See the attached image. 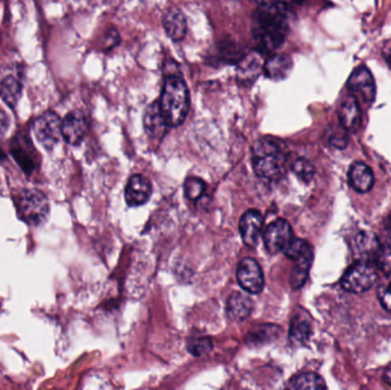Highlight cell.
Segmentation results:
<instances>
[{"label": "cell", "mask_w": 391, "mask_h": 390, "mask_svg": "<svg viewBox=\"0 0 391 390\" xmlns=\"http://www.w3.org/2000/svg\"><path fill=\"white\" fill-rule=\"evenodd\" d=\"M291 11L286 4L262 3L253 13L252 32L261 52H272L286 40Z\"/></svg>", "instance_id": "6da1fadb"}, {"label": "cell", "mask_w": 391, "mask_h": 390, "mask_svg": "<svg viewBox=\"0 0 391 390\" xmlns=\"http://www.w3.org/2000/svg\"><path fill=\"white\" fill-rule=\"evenodd\" d=\"M158 103L167 126H179L185 122L188 115L190 98L188 87L181 74L175 72L166 76Z\"/></svg>", "instance_id": "7a4b0ae2"}, {"label": "cell", "mask_w": 391, "mask_h": 390, "mask_svg": "<svg viewBox=\"0 0 391 390\" xmlns=\"http://www.w3.org/2000/svg\"><path fill=\"white\" fill-rule=\"evenodd\" d=\"M253 169L259 178L267 181H277L285 173L286 156L279 141L272 138H262L252 148Z\"/></svg>", "instance_id": "3957f363"}, {"label": "cell", "mask_w": 391, "mask_h": 390, "mask_svg": "<svg viewBox=\"0 0 391 390\" xmlns=\"http://www.w3.org/2000/svg\"><path fill=\"white\" fill-rule=\"evenodd\" d=\"M284 254L296 264L291 273V285L294 290L300 289L307 282L314 260L312 246L305 240L294 238L284 251Z\"/></svg>", "instance_id": "277c9868"}, {"label": "cell", "mask_w": 391, "mask_h": 390, "mask_svg": "<svg viewBox=\"0 0 391 390\" xmlns=\"http://www.w3.org/2000/svg\"><path fill=\"white\" fill-rule=\"evenodd\" d=\"M20 214L30 225H41L50 215V202L41 191L25 190L19 197Z\"/></svg>", "instance_id": "5b68a950"}, {"label": "cell", "mask_w": 391, "mask_h": 390, "mask_svg": "<svg viewBox=\"0 0 391 390\" xmlns=\"http://www.w3.org/2000/svg\"><path fill=\"white\" fill-rule=\"evenodd\" d=\"M378 280V268L371 262L358 261L352 264L341 278L342 289L350 293L369 291Z\"/></svg>", "instance_id": "8992f818"}, {"label": "cell", "mask_w": 391, "mask_h": 390, "mask_svg": "<svg viewBox=\"0 0 391 390\" xmlns=\"http://www.w3.org/2000/svg\"><path fill=\"white\" fill-rule=\"evenodd\" d=\"M34 132L37 141L47 150L59 143L62 138V119L59 115L47 111L34 120Z\"/></svg>", "instance_id": "52a82bcc"}, {"label": "cell", "mask_w": 391, "mask_h": 390, "mask_svg": "<svg viewBox=\"0 0 391 390\" xmlns=\"http://www.w3.org/2000/svg\"><path fill=\"white\" fill-rule=\"evenodd\" d=\"M293 240L292 227L284 219L271 222L263 233V243L270 254L284 252Z\"/></svg>", "instance_id": "ba28073f"}, {"label": "cell", "mask_w": 391, "mask_h": 390, "mask_svg": "<svg viewBox=\"0 0 391 390\" xmlns=\"http://www.w3.org/2000/svg\"><path fill=\"white\" fill-rule=\"evenodd\" d=\"M347 86L354 98H359L364 103H371L376 98V83L370 69L361 65L352 71Z\"/></svg>", "instance_id": "9c48e42d"}, {"label": "cell", "mask_w": 391, "mask_h": 390, "mask_svg": "<svg viewBox=\"0 0 391 390\" xmlns=\"http://www.w3.org/2000/svg\"><path fill=\"white\" fill-rule=\"evenodd\" d=\"M237 280L241 289L252 294L261 292L265 286V277L261 267L254 259L245 258L239 262L237 268Z\"/></svg>", "instance_id": "30bf717a"}, {"label": "cell", "mask_w": 391, "mask_h": 390, "mask_svg": "<svg viewBox=\"0 0 391 390\" xmlns=\"http://www.w3.org/2000/svg\"><path fill=\"white\" fill-rule=\"evenodd\" d=\"M351 249L358 261L371 262L376 264V258L381 251L382 246L379 238L371 231H362L356 235L351 243Z\"/></svg>", "instance_id": "8fae6325"}, {"label": "cell", "mask_w": 391, "mask_h": 390, "mask_svg": "<svg viewBox=\"0 0 391 390\" xmlns=\"http://www.w3.org/2000/svg\"><path fill=\"white\" fill-rule=\"evenodd\" d=\"M87 120L81 111H72L62 120V138L69 145H78L87 132Z\"/></svg>", "instance_id": "7c38bea8"}, {"label": "cell", "mask_w": 391, "mask_h": 390, "mask_svg": "<svg viewBox=\"0 0 391 390\" xmlns=\"http://www.w3.org/2000/svg\"><path fill=\"white\" fill-rule=\"evenodd\" d=\"M262 228H263V216L259 211L248 209L244 213L239 222V231L244 244L254 247L259 242Z\"/></svg>", "instance_id": "4fadbf2b"}, {"label": "cell", "mask_w": 391, "mask_h": 390, "mask_svg": "<svg viewBox=\"0 0 391 390\" xmlns=\"http://www.w3.org/2000/svg\"><path fill=\"white\" fill-rule=\"evenodd\" d=\"M151 196V183L141 174L131 176L125 188V200L127 205L136 207L148 202Z\"/></svg>", "instance_id": "5bb4252c"}, {"label": "cell", "mask_w": 391, "mask_h": 390, "mask_svg": "<svg viewBox=\"0 0 391 390\" xmlns=\"http://www.w3.org/2000/svg\"><path fill=\"white\" fill-rule=\"evenodd\" d=\"M338 116L343 129H347L348 132L358 131L362 124V112L357 98L351 94L345 96L340 103Z\"/></svg>", "instance_id": "9a60e30c"}, {"label": "cell", "mask_w": 391, "mask_h": 390, "mask_svg": "<svg viewBox=\"0 0 391 390\" xmlns=\"http://www.w3.org/2000/svg\"><path fill=\"white\" fill-rule=\"evenodd\" d=\"M349 183L357 193H367L374 186V176L372 169L363 162H356L349 169Z\"/></svg>", "instance_id": "2e32d148"}, {"label": "cell", "mask_w": 391, "mask_h": 390, "mask_svg": "<svg viewBox=\"0 0 391 390\" xmlns=\"http://www.w3.org/2000/svg\"><path fill=\"white\" fill-rule=\"evenodd\" d=\"M145 129L147 134L152 138H161L168 129L158 101L149 105L145 110Z\"/></svg>", "instance_id": "e0dca14e"}, {"label": "cell", "mask_w": 391, "mask_h": 390, "mask_svg": "<svg viewBox=\"0 0 391 390\" xmlns=\"http://www.w3.org/2000/svg\"><path fill=\"white\" fill-rule=\"evenodd\" d=\"M163 25L167 36L175 41L183 39L187 34V20L179 8L167 11L163 18Z\"/></svg>", "instance_id": "ac0fdd59"}, {"label": "cell", "mask_w": 391, "mask_h": 390, "mask_svg": "<svg viewBox=\"0 0 391 390\" xmlns=\"http://www.w3.org/2000/svg\"><path fill=\"white\" fill-rule=\"evenodd\" d=\"M262 69L263 65H262L261 54L253 53L245 56L238 65L237 77L239 83L243 85H250L259 77Z\"/></svg>", "instance_id": "d6986e66"}, {"label": "cell", "mask_w": 391, "mask_h": 390, "mask_svg": "<svg viewBox=\"0 0 391 390\" xmlns=\"http://www.w3.org/2000/svg\"><path fill=\"white\" fill-rule=\"evenodd\" d=\"M292 69V59L286 54L271 56L270 59L265 62V65H263L265 77L276 80V82L289 77Z\"/></svg>", "instance_id": "ffe728a7"}, {"label": "cell", "mask_w": 391, "mask_h": 390, "mask_svg": "<svg viewBox=\"0 0 391 390\" xmlns=\"http://www.w3.org/2000/svg\"><path fill=\"white\" fill-rule=\"evenodd\" d=\"M253 311V301L247 295L234 292L227 301V313L232 320H245Z\"/></svg>", "instance_id": "44dd1931"}, {"label": "cell", "mask_w": 391, "mask_h": 390, "mask_svg": "<svg viewBox=\"0 0 391 390\" xmlns=\"http://www.w3.org/2000/svg\"><path fill=\"white\" fill-rule=\"evenodd\" d=\"M285 390H327L326 384L321 375L307 372L293 377Z\"/></svg>", "instance_id": "7402d4cb"}, {"label": "cell", "mask_w": 391, "mask_h": 390, "mask_svg": "<svg viewBox=\"0 0 391 390\" xmlns=\"http://www.w3.org/2000/svg\"><path fill=\"white\" fill-rule=\"evenodd\" d=\"M311 332H312V326L309 316L298 313L293 317L290 327V342L296 346L305 344L310 338Z\"/></svg>", "instance_id": "603a6c76"}, {"label": "cell", "mask_w": 391, "mask_h": 390, "mask_svg": "<svg viewBox=\"0 0 391 390\" xmlns=\"http://www.w3.org/2000/svg\"><path fill=\"white\" fill-rule=\"evenodd\" d=\"M279 327L274 324H263L248 332L246 342L251 347H259L274 342L279 333Z\"/></svg>", "instance_id": "cb8c5ba5"}, {"label": "cell", "mask_w": 391, "mask_h": 390, "mask_svg": "<svg viewBox=\"0 0 391 390\" xmlns=\"http://www.w3.org/2000/svg\"><path fill=\"white\" fill-rule=\"evenodd\" d=\"M22 96V84L14 76H7L0 82V98L8 107L15 108Z\"/></svg>", "instance_id": "d4e9b609"}, {"label": "cell", "mask_w": 391, "mask_h": 390, "mask_svg": "<svg viewBox=\"0 0 391 390\" xmlns=\"http://www.w3.org/2000/svg\"><path fill=\"white\" fill-rule=\"evenodd\" d=\"M15 141L18 142V145H13L12 148V155L14 157V160L18 162L21 169L25 171V173H31L34 171V167H36V162H34V151H28L25 149V143L18 141L15 138Z\"/></svg>", "instance_id": "484cf974"}, {"label": "cell", "mask_w": 391, "mask_h": 390, "mask_svg": "<svg viewBox=\"0 0 391 390\" xmlns=\"http://www.w3.org/2000/svg\"><path fill=\"white\" fill-rule=\"evenodd\" d=\"M292 171L300 181L305 182V183H309L314 176V165L305 158L296 160V163L293 164Z\"/></svg>", "instance_id": "4316f807"}, {"label": "cell", "mask_w": 391, "mask_h": 390, "mask_svg": "<svg viewBox=\"0 0 391 390\" xmlns=\"http://www.w3.org/2000/svg\"><path fill=\"white\" fill-rule=\"evenodd\" d=\"M378 299L382 307L391 313V273H385V276L380 280Z\"/></svg>", "instance_id": "83f0119b"}, {"label": "cell", "mask_w": 391, "mask_h": 390, "mask_svg": "<svg viewBox=\"0 0 391 390\" xmlns=\"http://www.w3.org/2000/svg\"><path fill=\"white\" fill-rule=\"evenodd\" d=\"M205 190V182L201 178L190 176L185 182V194L187 198L196 200L203 195Z\"/></svg>", "instance_id": "f1b7e54d"}, {"label": "cell", "mask_w": 391, "mask_h": 390, "mask_svg": "<svg viewBox=\"0 0 391 390\" xmlns=\"http://www.w3.org/2000/svg\"><path fill=\"white\" fill-rule=\"evenodd\" d=\"M187 348L189 353H192L194 356H203L212 351L213 344L210 338H194L188 342Z\"/></svg>", "instance_id": "f546056e"}, {"label": "cell", "mask_w": 391, "mask_h": 390, "mask_svg": "<svg viewBox=\"0 0 391 390\" xmlns=\"http://www.w3.org/2000/svg\"><path fill=\"white\" fill-rule=\"evenodd\" d=\"M8 127H10V119L4 111L0 110V138L6 136Z\"/></svg>", "instance_id": "4dcf8cb0"}, {"label": "cell", "mask_w": 391, "mask_h": 390, "mask_svg": "<svg viewBox=\"0 0 391 390\" xmlns=\"http://www.w3.org/2000/svg\"><path fill=\"white\" fill-rule=\"evenodd\" d=\"M383 380L391 386V364L387 366V369L383 372Z\"/></svg>", "instance_id": "1f68e13d"}, {"label": "cell", "mask_w": 391, "mask_h": 390, "mask_svg": "<svg viewBox=\"0 0 391 390\" xmlns=\"http://www.w3.org/2000/svg\"><path fill=\"white\" fill-rule=\"evenodd\" d=\"M6 160V156L4 154L3 151L0 150V162Z\"/></svg>", "instance_id": "d6a6232c"}, {"label": "cell", "mask_w": 391, "mask_h": 390, "mask_svg": "<svg viewBox=\"0 0 391 390\" xmlns=\"http://www.w3.org/2000/svg\"><path fill=\"white\" fill-rule=\"evenodd\" d=\"M388 62L391 65V49H390V51H389V53H388Z\"/></svg>", "instance_id": "836d02e7"}, {"label": "cell", "mask_w": 391, "mask_h": 390, "mask_svg": "<svg viewBox=\"0 0 391 390\" xmlns=\"http://www.w3.org/2000/svg\"><path fill=\"white\" fill-rule=\"evenodd\" d=\"M0 194H1V185H0Z\"/></svg>", "instance_id": "e575fe53"}]
</instances>
